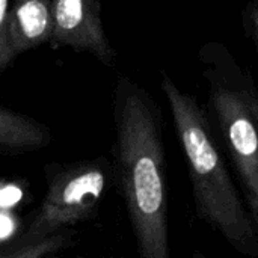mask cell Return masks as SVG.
Masks as SVG:
<instances>
[{
  "label": "cell",
  "instance_id": "cell-1",
  "mask_svg": "<svg viewBox=\"0 0 258 258\" xmlns=\"http://www.w3.org/2000/svg\"><path fill=\"white\" fill-rule=\"evenodd\" d=\"M118 189L139 258H171L163 119L148 91L119 74L112 97Z\"/></svg>",
  "mask_w": 258,
  "mask_h": 258
},
{
  "label": "cell",
  "instance_id": "cell-2",
  "mask_svg": "<svg viewBox=\"0 0 258 258\" xmlns=\"http://www.w3.org/2000/svg\"><path fill=\"white\" fill-rule=\"evenodd\" d=\"M189 171L197 218L237 254L258 257V224L251 218L227 168L212 119L198 100L165 71L160 82Z\"/></svg>",
  "mask_w": 258,
  "mask_h": 258
},
{
  "label": "cell",
  "instance_id": "cell-3",
  "mask_svg": "<svg viewBox=\"0 0 258 258\" xmlns=\"http://www.w3.org/2000/svg\"><path fill=\"white\" fill-rule=\"evenodd\" d=\"M207 85L212 125L240 183L243 201L258 224V91L227 45L210 41L198 51Z\"/></svg>",
  "mask_w": 258,
  "mask_h": 258
},
{
  "label": "cell",
  "instance_id": "cell-4",
  "mask_svg": "<svg viewBox=\"0 0 258 258\" xmlns=\"http://www.w3.org/2000/svg\"><path fill=\"white\" fill-rule=\"evenodd\" d=\"M106 159L45 166L47 190L24 230L9 243L20 246L47 239L91 219L107 189Z\"/></svg>",
  "mask_w": 258,
  "mask_h": 258
},
{
  "label": "cell",
  "instance_id": "cell-5",
  "mask_svg": "<svg viewBox=\"0 0 258 258\" xmlns=\"http://www.w3.org/2000/svg\"><path fill=\"white\" fill-rule=\"evenodd\" d=\"M51 17L50 44L89 53L107 67L116 63V51L103 26L100 0H51Z\"/></svg>",
  "mask_w": 258,
  "mask_h": 258
},
{
  "label": "cell",
  "instance_id": "cell-6",
  "mask_svg": "<svg viewBox=\"0 0 258 258\" xmlns=\"http://www.w3.org/2000/svg\"><path fill=\"white\" fill-rule=\"evenodd\" d=\"M51 32V0H9L5 26L9 63L20 54L50 42Z\"/></svg>",
  "mask_w": 258,
  "mask_h": 258
},
{
  "label": "cell",
  "instance_id": "cell-7",
  "mask_svg": "<svg viewBox=\"0 0 258 258\" xmlns=\"http://www.w3.org/2000/svg\"><path fill=\"white\" fill-rule=\"evenodd\" d=\"M51 139V132L45 124L0 106V154L20 156L39 151L48 147Z\"/></svg>",
  "mask_w": 258,
  "mask_h": 258
},
{
  "label": "cell",
  "instance_id": "cell-8",
  "mask_svg": "<svg viewBox=\"0 0 258 258\" xmlns=\"http://www.w3.org/2000/svg\"><path fill=\"white\" fill-rule=\"evenodd\" d=\"M74 234L76 231L73 228H68L47 239L27 245L15 246L12 243H6L0 246V258H48L57 255L59 251L73 245Z\"/></svg>",
  "mask_w": 258,
  "mask_h": 258
},
{
  "label": "cell",
  "instance_id": "cell-9",
  "mask_svg": "<svg viewBox=\"0 0 258 258\" xmlns=\"http://www.w3.org/2000/svg\"><path fill=\"white\" fill-rule=\"evenodd\" d=\"M242 23H243V30L245 36L252 39L254 44H257L258 35V8L257 0H251L246 8L242 12Z\"/></svg>",
  "mask_w": 258,
  "mask_h": 258
},
{
  "label": "cell",
  "instance_id": "cell-10",
  "mask_svg": "<svg viewBox=\"0 0 258 258\" xmlns=\"http://www.w3.org/2000/svg\"><path fill=\"white\" fill-rule=\"evenodd\" d=\"M8 6H9V0H0V74L11 67L5 48V26H6Z\"/></svg>",
  "mask_w": 258,
  "mask_h": 258
},
{
  "label": "cell",
  "instance_id": "cell-11",
  "mask_svg": "<svg viewBox=\"0 0 258 258\" xmlns=\"http://www.w3.org/2000/svg\"><path fill=\"white\" fill-rule=\"evenodd\" d=\"M190 258H207V257H206V254H204L201 249H195V251L192 252Z\"/></svg>",
  "mask_w": 258,
  "mask_h": 258
}]
</instances>
